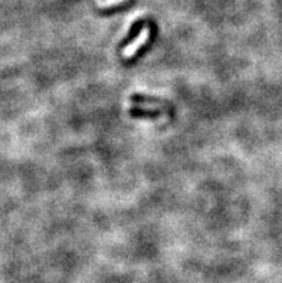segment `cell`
Instances as JSON below:
<instances>
[{
	"label": "cell",
	"instance_id": "4",
	"mask_svg": "<svg viewBox=\"0 0 282 283\" xmlns=\"http://www.w3.org/2000/svg\"><path fill=\"white\" fill-rule=\"evenodd\" d=\"M127 0H102L100 2L101 8H114V6H118L121 3H124Z\"/></svg>",
	"mask_w": 282,
	"mask_h": 283
},
{
	"label": "cell",
	"instance_id": "3",
	"mask_svg": "<svg viewBox=\"0 0 282 283\" xmlns=\"http://www.w3.org/2000/svg\"><path fill=\"white\" fill-rule=\"evenodd\" d=\"M130 100L134 102V104H167L166 100L156 98V97H149V95H140V93L131 95Z\"/></svg>",
	"mask_w": 282,
	"mask_h": 283
},
{
	"label": "cell",
	"instance_id": "1",
	"mask_svg": "<svg viewBox=\"0 0 282 283\" xmlns=\"http://www.w3.org/2000/svg\"><path fill=\"white\" fill-rule=\"evenodd\" d=\"M146 28H144V25L141 23V21H137L132 26H131L130 32H128V35L125 36V39L121 42L120 43V49H125L128 45H130L131 42L134 41V39H137L138 36L141 35V32L144 31Z\"/></svg>",
	"mask_w": 282,
	"mask_h": 283
},
{
	"label": "cell",
	"instance_id": "2",
	"mask_svg": "<svg viewBox=\"0 0 282 283\" xmlns=\"http://www.w3.org/2000/svg\"><path fill=\"white\" fill-rule=\"evenodd\" d=\"M130 115L132 117H137V118H150V120H154V118H160L161 111L159 110H143V108H130L128 110Z\"/></svg>",
	"mask_w": 282,
	"mask_h": 283
}]
</instances>
